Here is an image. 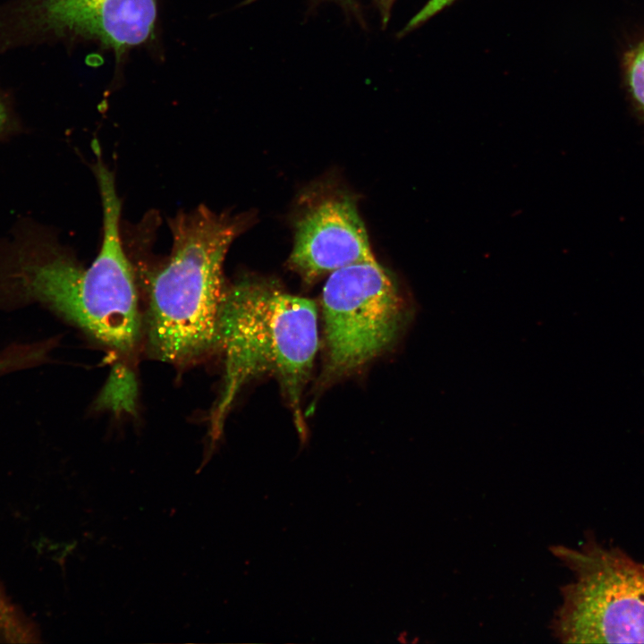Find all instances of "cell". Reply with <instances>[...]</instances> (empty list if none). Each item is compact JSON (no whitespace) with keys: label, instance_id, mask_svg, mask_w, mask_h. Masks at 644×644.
<instances>
[{"label":"cell","instance_id":"obj_1","mask_svg":"<svg viewBox=\"0 0 644 644\" xmlns=\"http://www.w3.org/2000/svg\"><path fill=\"white\" fill-rule=\"evenodd\" d=\"M318 346V310L311 300L253 279L226 286L216 342L224 360V380L210 415L212 439L221 436L242 386L270 374L279 381L303 443L307 428L301 401Z\"/></svg>","mask_w":644,"mask_h":644},{"label":"cell","instance_id":"obj_2","mask_svg":"<svg viewBox=\"0 0 644 644\" xmlns=\"http://www.w3.org/2000/svg\"><path fill=\"white\" fill-rule=\"evenodd\" d=\"M243 225L204 206L169 221L172 251L147 276L145 333L158 360L188 365L216 351L224 261Z\"/></svg>","mask_w":644,"mask_h":644},{"label":"cell","instance_id":"obj_3","mask_svg":"<svg viewBox=\"0 0 644 644\" xmlns=\"http://www.w3.org/2000/svg\"><path fill=\"white\" fill-rule=\"evenodd\" d=\"M93 172L103 209V241L84 267L55 253L21 260L13 275L14 292L51 309L87 335L122 354L135 351L141 332L131 265L120 237L122 204L113 172L98 157Z\"/></svg>","mask_w":644,"mask_h":644},{"label":"cell","instance_id":"obj_4","mask_svg":"<svg viewBox=\"0 0 644 644\" xmlns=\"http://www.w3.org/2000/svg\"><path fill=\"white\" fill-rule=\"evenodd\" d=\"M573 572L552 620L566 643H644V564L589 537L579 547H552Z\"/></svg>","mask_w":644,"mask_h":644},{"label":"cell","instance_id":"obj_5","mask_svg":"<svg viewBox=\"0 0 644 644\" xmlns=\"http://www.w3.org/2000/svg\"><path fill=\"white\" fill-rule=\"evenodd\" d=\"M328 370L343 375L367 364L397 339L408 307L377 260L330 273L322 292Z\"/></svg>","mask_w":644,"mask_h":644},{"label":"cell","instance_id":"obj_6","mask_svg":"<svg viewBox=\"0 0 644 644\" xmlns=\"http://www.w3.org/2000/svg\"><path fill=\"white\" fill-rule=\"evenodd\" d=\"M157 0H12L0 7V51L44 41L93 42L117 59L149 40Z\"/></svg>","mask_w":644,"mask_h":644},{"label":"cell","instance_id":"obj_7","mask_svg":"<svg viewBox=\"0 0 644 644\" xmlns=\"http://www.w3.org/2000/svg\"><path fill=\"white\" fill-rule=\"evenodd\" d=\"M375 260L368 233L352 199L326 197L297 221L289 265L306 281L341 267Z\"/></svg>","mask_w":644,"mask_h":644},{"label":"cell","instance_id":"obj_8","mask_svg":"<svg viewBox=\"0 0 644 644\" xmlns=\"http://www.w3.org/2000/svg\"><path fill=\"white\" fill-rule=\"evenodd\" d=\"M137 396L134 374L128 366L115 364L97 399L100 408L114 412H133Z\"/></svg>","mask_w":644,"mask_h":644},{"label":"cell","instance_id":"obj_9","mask_svg":"<svg viewBox=\"0 0 644 644\" xmlns=\"http://www.w3.org/2000/svg\"><path fill=\"white\" fill-rule=\"evenodd\" d=\"M622 72L632 108L644 123V38L623 53Z\"/></svg>","mask_w":644,"mask_h":644},{"label":"cell","instance_id":"obj_10","mask_svg":"<svg viewBox=\"0 0 644 644\" xmlns=\"http://www.w3.org/2000/svg\"><path fill=\"white\" fill-rule=\"evenodd\" d=\"M450 1L452 0H429L428 4L410 21L406 27V30L416 27L428 18L431 17Z\"/></svg>","mask_w":644,"mask_h":644},{"label":"cell","instance_id":"obj_11","mask_svg":"<svg viewBox=\"0 0 644 644\" xmlns=\"http://www.w3.org/2000/svg\"><path fill=\"white\" fill-rule=\"evenodd\" d=\"M8 122V111L0 95V134L5 129Z\"/></svg>","mask_w":644,"mask_h":644},{"label":"cell","instance_id":"obj_12","mask_svg":"<svg viewBox=\"0 0 644 644\" xmlns=\"http://www.w3.org/2000/svg\"><path fill=\"white\" fill-rule=\"evenodd\" d=\"M378 1H379L382 13L384 16V21H387V16L389 14V9L392 5L393 0H378Z\"/></svg>","mask_w":644,"mask_h":644}]
</instances>
